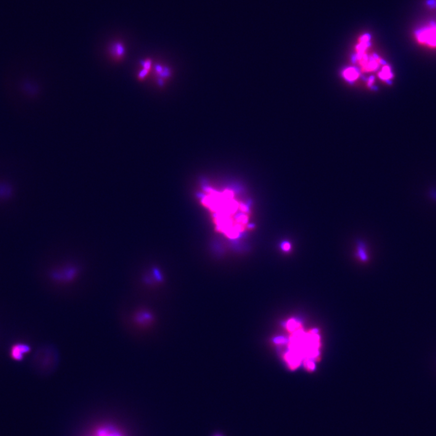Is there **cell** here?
Wrapping results in <instances>:
<instances>
[{
    "instance_id": "10",
    "label": "cell",
    "mask_w": 436,
    "mask_h": 436,
    "mask_svg": "<svg viewBox=\"0 0 436 436\" xmlns=\"http://www.w3.org/2000/svg\"><path fill=\"white\" fill-rule=\"evenodd\" d=\"M124 50L123 47L121 43H117L113 45L112 52L115 56L117 57H122L124 54Z\"/></svg>"
},
{
    "instance_id": "14",
    "label": "cell",
    "mask_w": 436,
    "mask_h": 436,
    "mask_svg": "<svg viewBox=\"0 0 436 436\" xmlns=\"http://www.w3.org/2000/svg\"><path fill=\"white\" fill-rule=\"evenodd\" d=\"M211 436H224L222 433H216L215 434Z\"/></svg>"
},
{
    "instance_id": "9",
    "label": "cell",
    "mask_w": 436,
    "mask_h": 436,
    "mask_svg": "<svg viewBox=\"0 0 436 436\" xmlns=\"http://www.w3.org/2000/svg\"><path fill=\"white\" fill-rule=\"evenodd\" d=\"M379 76L382 80H389L393 76L392 70H391L390 68L388 66H384L381 71L379 73Z\"/></svg>"
},
{
    "instance_id": "12",
    "label": "cell",
    "mask_w": 436,
    "mask_h": 436,
    "mask_svg": "<svg viewBox=\"0 0 436 436\" xmlns=\"http://www.w3.org/2000/svg\"><path fill=\"white\" fill-rule=\"evenodd\" d=\"M280 247H281V250L284 251V252H290L291 250H292V245L290 242L285 240V241L281 242V246Z\"/></svg>"
},
{
    "instance_id": "3",
    "label": "cell",
    "mask_w": 436,
    "mask_h": 436,
    "mask_svg": "<svg viewBox=\"0 0 436 436\" xmlns=\"http://www.w3.org/2000/svg\"><path fill=\"white\" fill-rule=\"evenodd\" d=\"M417 43L429 48H436V22H429L416 29L414 33Z\"/></svg>"
},
{
    "instance_id": "11",
    "label": "cell",
    "mask_w": 436,
    "mask_h": 436,
    "mask_svg": "<svg viewBox=\"0 0 436 436\" xmlns=\"http://www.w3.org/2000/svg\"><path fill=\"white\" fill-rule=\"evenodd\" d=\"M427 197L431 202L436 203V186H431L427 189Z\"/></svg>"
},
{
    "instance_id": "2",
    "label": "cell",
    "mask_w": 436,
    "mask_h": 436,
    "mask_svg": "<svg viewBox=\"0 0 436 436\" xmlns=\"http://www.w3.org/2000/svg\"><path fill=\"white\" fill-rule=\"evenodd\" d=\"M51 348L43 347L38 348L32 359V366L39 373H49L54 366V355Z\"/></svg>"
},
{
    "instance_id": "1",
    "label": "cell",
    "mask_w": 436,
    "mask_h": 436,
    "mask_svg": "<svg viewBox=\"0 0 436 436\" xmlns=\"http://www.w3.org/2000/svg\"><path fill=\"white\" fill-rule=\"evenodd\" d=\"M83 271L80 262L72 258H65L51 269L49 276L58 286L66 287L77 282Z\"/></svg>"
},
{
    "instance_id": "5",
    "label": "cell",
    "mask_w": 436,
    "mask_h": 436,
    "mask_svg": "<svg viewBox=\"0 0 436 436\" xmlns=\"http://www.w3.org/2000/svg\"><path fill=\"white\" fill-rule=\"evenodd\" d=\"M163 277L159 269L152 268L144 270L140 276V281L145 286L152 287L163 281Z\"/></svg>"
},
{
    "instance_id": "6",
    "label": "cell",
    "mask_w": 436,
    "mask_h": 436,
    "mask_svg": "<svg viewBox=\"0 0 436 436\" xmlns=\"http://www.w3.org/2000/svg\"><path fill=\"white\" fill-rule=\"evenodd\" d=\"M31 349L30 345L28 343L22 342L14 343L10 348V358L15 361H22L25 356L31 352Z\"/></svg>"
},
{
    "instance_id": "8",
    "label": "cell",
    "mask_w": 436,
    "mask_h": 436,
    "mask_svg": "<svg viewBox=\"0 0 436 436\" xmlns=\"http://www.w3.org/2000/svg\"><path fill=\"white\" fill-rule=\"evenodd\" d=\"M343 78L346 80L350 82L355 81L359 78V73L358 71L354 67L346 68L343 72Z\"/></svg>"
},
{
    "instance_id": "13",
    "label": "cell",
    "mask_w": 436,
    "mask_h": 436,
    "mask_svg": "<svg viewBox=\"0 0 436 436\" xmlns=\"http://www.w3.org/2000/svg\"><path fill=\"white\" fill-rule=\"evenodd\" d=\"M368 83H369V86H371L372 84V83H374V80H373V78H370V79H369V81H368Z\"/></svg>"
},
{
    "instance_id": "7",
    "label": "cell",
    "mask_w": 436,
    "mask_h": 436,
    "mask_svg": "<svg viewBox=\"0 0 436 436\" xmlns=\"http://www.w3.org/2000/svg\"><path fill=\"white\" fill-rule=\"evenodd\" d=\"M355 256L361 262H367L369 260L368 248L366 243L359 239L356 241V249Z\"/></svg>"
},
{
    "instance_id": "4",
    "label": "cell",
    "mask_w": 436,
    "mask_h": 436,
    "mask_svg": "<svg viewBox=\"0 0 436 436\" xmlns=\"http://www.w3.org/2000/svg\"><path fill=\"white\" fill-rule=\"evenodd\" d=\"M131 320L134 326L140 330L147 329L154 321V316L147 308L139 307L132 314Z\"/></svg>"
}]
</instances>
